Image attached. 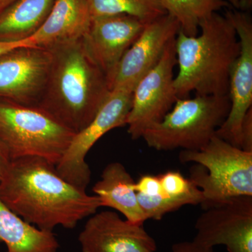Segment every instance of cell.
I'll return each instance as SVG.
<instances>
[{"label": "cell", "instance_id": "1", "mask_svg": "<svg viewBox=\"0 0 252 252\" xmlns=\"http://www.w3.org/2000/svg\"><path fill=\"white\" fill-rule=\"evenodd\" d=\"M0 200L41 230L72 229L102 207L96 195L64 180L56 165L39 157L11 160L0 180Z\"/></svg>", "mask_w": 252, "mask_h": 252}, {"label": "cell", "instance_id": "2", "mask_svg": "<svg viewBox=\"0 0 252 252\" xmlns=\"http://www.w3.org/2000/svg\"><path fill=\"white\" fill-rule=\"evenodd\" d=\"M47 49L51 67L36 107L77 134L90 124L108 97V79L89 56L82 38Z\"/></svg>", "mask_w": 252, "mask_h": 252}, {"label": "cell", "instance_id": "3", "mask_svg": "<svg viewBox=\"0 0 252 252\" xmlns=\"http://www.w3.org/2000/svg\"><path fill=\"white\" fill-rule=\"evenodd\" d=\"M200 34L175 38L178 74L174 86L178 98L228 94L230 70L240 52L233 23L226 15L214 13L200 25Z\"/></svg>", "mask_w": 252, "mask_h": 252}, {"label": "cell", "instance_id": "4", "mask_svg": "<svg viewBox=\"0 0 252 252\" xmlns=\"http://www.w3.org/2000/svg\"><path fill=\"white\" fill-rule=\"evenodd\" d=\"M75 134L39 107L0 98V151L9 161L39 157L56 166Z\"/></svg>", "mask_w": 252, "mask_h": 252}, {"label": "cell", "instance_id": "5", "mask_svg": "<svg viewBox=\"0 0 252 252\" xmlns=\"http://www.w3.org/2000/svg\"><path fill=\"white\" fill-rule=\"evenodd\" d=\"M179 158L196 163L189 179L203 193L204 210L233 197L252 196V152L215 135L200 150H182Z\"/></svg>", "mask_w": 252, "mask_h": 252}, {"label": "cell", "instance_id": "6", "mask_svg": "<svg viewBox=\"0 0 252 252\" xmlns=\"http://www.w3.org/2000/svg\"><path fill=\"white\" fill-rule=\"evenodd\" d=\"M230 107L229 94L178 98L161 122L147 129L142 138L159 152L200 150L216 135Z\"/></svg>", "mask_w": 252, "mask_h": 252}, {"label": "cell", "instance_id": "7", "mask_svg": "<svg viewBox=\"0 0 252 252\" xmlns=\"http://www.w3.org/2000/svg\"><path fill=\"white\" fill-rule=\"evenodd\" d=\"M134 89L121 86L112 89L98 112L85 128L75 134L56 168L74 187L86 190L91 170L86 158L94 144L113 129L126 126Z\"/></svg>", "mask_w": 252, "mask_h": 252}, {"label": "cell", "instance_id": "8", "mask_svg": "<svg viewBox=\"0 0 252 252\" xmlns=\"http://www.w3.org/2000/svg\"><path fill=\"white\" fill-rule=\"evenodd\" d=\"M175 39L167 46L157 65L139 81L132 92L127 115V132L133 140L142 138L147 129L161 122L178 99L174 86L177 65Z\"/></svg>", "mask_w": 252, "mask_h": 252}, {"label": "cell", "instance_id": "9", "mask_svg": "<svg viewBox=\"0 0 252 252\" xmlns=\"http://www.w3.org/2000/svg\"><path fill=\"white\" fill-rule=\"evenodd\" d=\"M51 63L49 50L37 46H21L0 56V98L36 107Z\"/></svg>", "mask_w": 252, "mask_h": 252}, {"label": "cell", "instance_id": "10", "mask_svg": "<svg viewBox=\"0 0 252 252\" xmlns=\"http://www.w3.org/2000/svg\"><path fill=\"white\" fill-rule=\"evenodd\" d=\"M194 241L228 252H252V196L227 199L205 210L195 222Z\"/></svg>", "mask_w": 252, "mask_h": 252}, {"label": "cell", "instance_id": "11", "mask_svg": "<svg viewBox=\"0 0 252 252\" xmlns=\"http://www.w3.org/2000/svg\"><path fill=\"white\" fill-rule=\"evenodd\" d=\"M225 14L234 26L240 52L230 73L229 113L215 135L240 149L242 122L252 108V21L248 12L240 10H228Z\"/></svg>", "mask_w": 252, "mask_h": 252}, {"label": "cell", "instance_id": "12", "mask_svg": "<svg viewBox=\"0 0 252 252\" xmlns=\"http://www.w3.org/2000/svg\"><path fill=\"white\" fill-rule=\"evenodd\" d=\"M180 31L177 20L167 14L146 23L109 78L111 91L121 86L135 89L139 81L157 65Z\"/></svg>", "mask_w": 252, "mask_h": 252}, {"label": "cell", "instance_id": "13", "mask_svg": "<svg viewBox=\"0 0 252 252\" xmlns=\"http://www.w3.org/2000/svg\"><path fill=\"white\" fill-rule=\"evenodd\" d=\"M78 241L81 252H156L155 240L143 225L123 220L117 212H95L86 220Z\"/></svg>", "mask_w": 252, "mask_h": 252}, {"label": "cell", "instance_id": "14", "mask_svg": "<svg viewBox=\"0 0 252 252\" xmlns=\"http://www.w3.org/2000/svg\"><path fill=\"white\" fill-rule=\"evenodd\" d=\"M145 24L127 14L92 18L89 30L82 37L83 44L107 79L140 36Z\"/></svg>", "mask_w": 252, "mask_h": 252}, {"label": "cell", "instance_id": "15", "mask_svg": "<svg viewBox=\"0 0 252 252\" xmlns=\"http://www.w3.org/2000/svg\"><path fill=\"white\" fill-rule=\"evenodd\" d=\"M91 16L86 0H55L46 21L28 39L29 45L47 48L81 39L90 26Z\"/></svg>", "mask_w": 252, "mask_h": 252}, {"label": "cell", "instance_id": "16", "mask_svg": "<svg viewBox=\"0 0 252 252\" xmlns=\"http://www.w3.org/2000/svg\"><path fill=\"white\" fill-rule=\"evenodd\" d=\"M135 185V181L125 166L112 162L104 167L93 192L100 200L102 207L117 210L131 223L143 225L147 218L137 200Z\"/></svg>", "mask_w": 252, "mask_h": 252}, {"label": "cell", "instance_id": "17", "mask_svg": "<svg viewBox=\"0 0 252 252\" xmlns=\"http://www.w3.org/2000/svg\"><path fill=\"white\" fill-rule=\"evenodd\" d=\"M0 243L6 252H58L54 232L36 228L16 215L0 200Z\"/></svg>", "mask_w": 252, "mask_h": 252}, {"label": "cell", "instance_id": "18", "mask_svg": "<svg viewBox=\"0 0 252 252\" xmlns=\"http://www.w3.org/2000/svg\"><path fill=\"white\" fill-rule=\"evenodd\" d=\"M55 0H16L0 14V41L27 40L42 26Z\"/></svg>", "mask_w": 252, "mask_h": 252}, {"label": "cell", "instance_id": "19", "mask_svg": "<svg viewBox=\"0 0 252 252\" xmlns=\"http://www.w3.org/2000/svg\"><path fill=\"white\" fill-rule=\"evenodd\" d=\"M166 14L175 18L180 31L195 36L205 18L224 8L230 7L226 0H158Z\"/></svg>", "mask_w": 252, "mask_h": 252}, {"label": "cell", "instance_id": "20", "mask_svg": "<svg viewBox=\"0 0 252 252\" xmlns=\"http://www.w3.org/2000/svg\"><path fill=\"white\" fill-rule=\"evenodd\" d=\"M92 18L127 14L144 23L166 14L158 0H86Z\"/></svg>", "mask_w": 252, "mask_h": 252}, {"label": "cell", "instance_id": "21", "mask_svg": "<svg viewBox=\"0 0 252 252\" xmlns=\"http://www.w3.org/2000/svg\"><path fill=\"white\" fill-rule=\"evenodd\" d=\"M162 190L172 196L188 200L191 205L203 203V193L189 178H186L178 171L170 170L158 175Z\"/></svg>", "mask_w": 252, "mask_h": 252}, {"label": "cell", "instance_id": "22", "mask_svg": "<svg viewBox=\"0 0 252 252\" xmlns=\"http://www.w3.org/2000/svg\"><path fill=\"white\" fill-rule=\"evenodd\" d=\"M137 200L147 220H161L167 214L175 212L185 205H190L185 198L172 196L162 190L160 195L147 196L137 193Z\"/></svg>", "mask_w": 252, "mask_h": 252}, {"label": "cell", "instance_id": "23", "mask_svg": "<svg viewBox=\"0 0 252 252\" xmlns=\"http://www.w3.org/2000/svg\"><path fill=\"white\" fill-rule=\"evenodd\" d=\"M135 191L137 193L147 196L160 195L162 187L158 175H144L135 182Z\"/></svg>", "mask_w": 252, "mask_h": 252}, {"label": "cell", "instance_id": "24", "mask_svg": "<svg viewBox=\"0 0 252 252\" xmlns=\"http://www.w3.org/2000/svg\"><path fill=\"white\" fill-rule=\"evenodd\" d=\"M240 149L247 152H252V108L244 117L240 129Z\"/></svg>", "mask_w": 252, "mask_h": 252}, {"label": "cell", "instance_id": "25", "mask_svg": "<svg viewBox=\"0 0 252 252\" xmlns=\"http://www.w3.org/2000/svg\"><path fill=\"white\" fill-rule=\"evenodd\" d=\"M170 252H215L213 248L205 246L197 242L183 241L174 244Z\"/></svg>", "mask_w": 252, "mask_h": 252}, {"label": "cell", "instance_id": "26", "mask_svg": "<svg viewBox=\"0 0 252 252\" xmlns=\"http://www.w3.org/2000/svg\"><path fill=\"white\" fill-rule=\"evenodd\" d=\"M29 45L28 40L24 41H19V42H4V41H0V56L12 51L16 48L21 47V46Z\"/></svg>", "mask_w": 252, "mask_h": 252}, {"label": "cell", "instance_id": "27", "mask_svg": "<svg viewBox=\"0 0 252 252\" xmlns=\"http://www.w3.org/2000/svg\"><path fill=\"white\" fill-rule=\"evenodd\" d=\"M9 160L4 157V154L1 153L0 151V180L2 178L5 171H6V167L9 164Z\"/></svg>", "mask_w": 252, "mask_h": 252}, {"label": "cell", "instance_id": "28", "mask_svg": "<svg viewBox=\"0 0 252 252\" xmlns=\"http://www.w3.org/2000/svg\"><path fill=\"white\" fill-rule=\"evenodd\" d=\"M252 0H239V10L248 12L252 9Z\"/></svg>", "mask_w": 252, "mask_h": 252}, {"label": "cell", "instance_id": "29", "mask_svg": "<svg viewBox=\"0 0 252 252\" xmlns=\"http://www.w3.org/2000/svg\"><path fill=\"white\" fill-rule=\"evenodd\" d=\"M16 0H0V14L9 7Z\"/></svg>", "mask_w": 252, "mask_h": 252}, {"label": "cell", "instance_id": "30", "mask_svg": "<svg viewBox=\"0 0 252 252\" xmlns=\"http://www.w3.org/2000/svg\"><path fill=\"white\" fill-rule=\"evenodd\" d=\"M232 7L235 9L239 10V0H226Z\"/></svg>", "mask_w": 252, "mask_h": 252}]
</instances>
